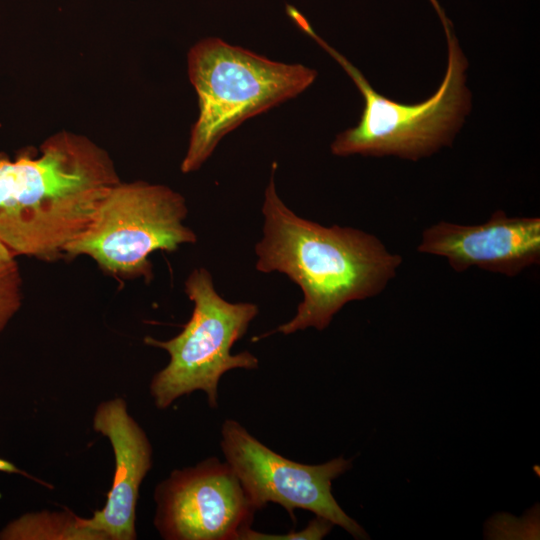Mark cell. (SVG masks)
<instances>
[{"instance_id": "8992f818", "label": "cell", "mask_w": 540, "mask_h": 540, "mask_svg": "<svg viewBox=\"0 0 540 540\" xmlns=\"http://www.w3.org/2000/svg\"><path fill=\"white\" fill-rule=\"evenodd\" d=\"M187 215L185 198L168 186L120 181L105 193L66 257L87 256L116 278L150 281L153 252H173L197 241L184 224Z\"/></svg>"}, {"instance_id": "8fae6325", "label": "cell", "mask_w": 540, "mask_h": 540, "mask_svg": "<svg viewBox=\"0 0 540 540\" xmlns=\"http://www.w3.org/2000/svg\"><path fill=\"white\" fill-rule=\"evenodd\" d=\"M1 540H99L82 518L71 511L25 513L0 531Z\"/></svg>"}, {"instance_id": "4fadbf2b", "label": "cell", "mask_w": 540, "mask_h": 540, "mask_svg": "<svg viewBox=\"0 0 540 540\" xmlns=\"http://www.w3.org/2000/svg\"><path fill=\"white\" fill-rule=\"evenodd\" d=\"M333 526L330 520L315 515L303 530L290 531L286 534H267L250 528L242 535L241 540H320L330 533Z\"/></svg>"}, {"instance_id": "277c9868", "label": "cell", "mask_w": 540, "mask_h": 540, "mask_svg": "<svg viewBox=\"0 0 540 540\" xmlns=\"http://www.w3.org/2000/svg\"><path fill=\"white\" fill-rule=\"evenodd\" d=\"M448 39V65L442 83L429 99L403 104L376 92L363 74L326 43L314 29L306 33L329 53L354 81L364 98L361 119L355 127L338 134L331 144L336 156L395 155L417 160L448 144L467 108L465 59L441 16Z\"/></svg>"}, {"instance_id": "6da1fadb", "label": "cell", "mask_w": 540, "mask_h": 540, "mask_svg": "<svg viewBox=\"0 0 540 540\" xmlns=\"http://www.w3.org/2000/svg\"><path fill=\"white\" fill-rule=\"evenodd\" d=\"M274 162L265 189L262 238L255 267L285 274L302 291L294 317L267 335L319 331L349 302L379 295L397 275L403 259L373 234L352 227L323 226L298 216L277 194Z\"/></svg>"}, {"instance_id": "5b68a950", "label": "cell", "mask_w": 540, "mask_h": 540, "mask_svg": "<svg viewBox=\"0 0 540 540\" xmlns=\"http://www.w3.org/2000/svg\"><path fill=\"white\" fill-rule=\"evenodd\" d=\"M185 293L194 307L181 332L166 341L144 338L147 345L165 350L170 357L153 376L150 395L158 409H167L178 398L200 390L209 406L217 408L219 380L227 371L259 367L258 358L249 351L231 353L259 309L251 302L232 303L222 298L205 268L190 273Z\"/></svg>"}, {"instance_id": "7c38bea8", "label": "cell", "mask_w": 540, "mask_h": 540, "mask_svg": "<svg viewBox=\"0 0 540 540\" xmlns=\"http://www.w3.org/2000/svg\"><path fill=\"white\" fill-rule=\"evenodd\" d=\"M23 303V281L16 256L0 242V333Z\"/></svg>"}, {"instance_id": "9c48e42d", "label": "cell", "mask_w": 540, "mask_h": 540, "mask_svg": "<svg viewBox=\"0 0 540 540\" xmlns=\"http://www.w3.org/2000/svg\"><path fill=\"white\" fill-rule=\"evenodd\" d=\"M417 251L445 258L456 272L474 266L515 277L540 263V217L498 210L480 224L439 221L423 230Z\"/></svg>"}, {"instance_id": "ba28073f", "label": "cell", "mask_w": 540, "mask_h": 540, "mask_svg": "<svg viewBox=\"0 0 540 540\" xmlns=\"http://www.w3.org/2000/svg\"><path fill=\"white\" fill-rule=\"evenodd\" d=\"M154 525L165 540H241L256 509L228 463L177 469L155 488Z\"/></svg>"}, {"instance_id": "3957f363", "label": "cell", "mask_w": 540, "mask_h": 540, "mask_svg": "<svg viewBox=\"0 0 540 540\" xmlns=\"http://www.w3.org/2000/svg\"><path fill=\"white\" fill-rule=\"evenodd\" d=\"M188 74L199 114L181 163L183 173L198 170L220 140L245 120L296 97L316 79L301 64H286L209 37L188 53Z\"/></svg>"}, {"instance_id": "7a4b0ae2", "label": "cell", "mask_w": 540, "mask_h": 540, "mask_svg": "<svg viewBox=\"0 0 540 540\" xmlns=\"http://www.w3.org/2000/svg\"><path fill=\"white\" fill-rule=\"evenodd\" d=\"M118 182L108 153L70 132L46 140L38 156L0 154V242L16 257H65Z\"/></svg>"}, {"instance_id": "5bb4252c", "label": "cell", "mask_w": 540, "mask_h": 540, "mask_svg": "<svg viewBox=\"0 0 540 540\" xmlns=\"http://www.w3.org/2000/svg\"><path fill=\"white\" fill-rule=\"evenodd\" d=\"M0 471L4 472H18V469L10 462L0 459Z\"/></svg>"}, {"instance_id": "30bf717a", "label": "cell", "mask_w": 540, "mask_h": 540, "mask_svg": "<svg viewBox=\"0 0 540 540\" xmlns=\"http://www.w3.org/2000/svg\"><path fill=\"white\" fill-rule=\"evenodd\" d=\"M92 426L108 438L115 471L105 505L87 518V524L99 540H134L139 489L152 467L151 443L122 398L101 402Z\"/></svg>"}, {"instance_id": "52a82bcc", "label": "cell", "mask_w": 540, "mask_h": 540, "mask_svg": "<svg viewBox=\"0 0 540 540\" xmlns=\"http://www.w3.org/2000/svg\"><path fill=\"white\" fill-rule=\"evenodd\" d=\"M221 450L257 510L268 503L282 506L292 519L304 509L330 520L355 539H368L364 528L348 516L332 494V481L352 467L343 456L322 464H303L276 453L233 419L221 428Z\"/></svg>"}]
</instances>
